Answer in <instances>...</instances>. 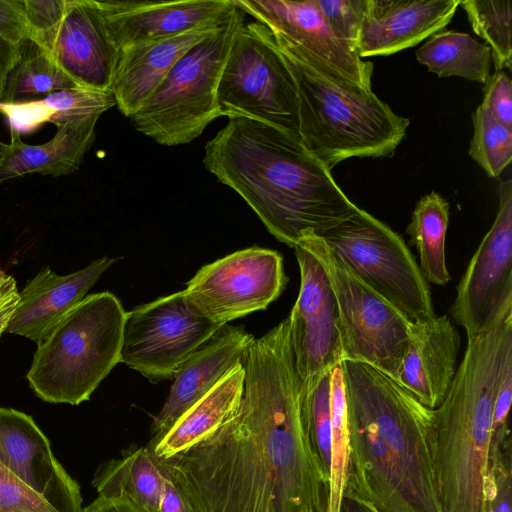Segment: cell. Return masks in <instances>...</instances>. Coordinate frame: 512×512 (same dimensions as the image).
I'll return each instance as SVG.
<instances>
[{
	"label": "cell",
	"mask_w": 512,
	"mask_h": 512,
	"mask_svg": "<svg viewBox=\"0 0 512 512\" xmlns=\"http://www.w3.org/2000/svg\"><path fill=\"white\" fill-rule=\"evenodd\" d=\"M76 86L46 50L31 40H24L20 43V57L8 75L0 101H34Z\"/></svg>",
	"instance_id": "obj_30"
},
{
	"label": "cell",
	"mask_w": 512,
	"mask_h": 512,
	"mask_svg": "<svg viewBox=\"0 0 512 512\" xmlns=\"http://www.w3.org/2000/svg\"><path fill=\"white\" fill-rule=\"evenodd\" d=\"M163 481L161 460L145 446L102 463L94 473L92 485L98 495H126L149 512H157Z\"/></svg>",
	"instance_id": "obj_27"
},
{
	"label": "cell",
	"mask_w": 512,
	"mask_h": 512,
	"mask_svg": "<svg viewBox=\"0 0 512 512\" xmlns=\"http://www.w3.org/2000/svg\"><path fill=\"white\" fill-rule=\"evenodd\" d=\"M511 440L490 459L486 483V512H512Z\"/></svg>",
	"instance_id": "obj_36"
},
{
	"label": "cell",
	"mask_w": 512,
	"mask_h": 512,
	"mask_svg": "<svg viewBox=\"0 0 512 512\" xmlns=\"http://www.w3.org/2000/svg\"><path fill=\"white\" fill-rule=\"evenodd\" d=\"M339 512H381L371 501L346 483Z\"/></svg>",
	"instance_id": "obj_45"
},
{
	"label": "cell",
	"mask_w": 512,
	"mask_h": 512,
	"mask_svg": "<svg viewBox=\"0 0 512 512\" xmlns=\"http://www.w3.org/2000/svg\"><path fill=\"white\" fill-rule=\"evenodd\" d=\"M496 120L512 129V83L505 71L490 75L483 87L480 104Z\"/></svg>",
	"instance_id": "obj_39"
},
{
	"label": "cell",
	"mask_w": 512,
	"mask_h": 512,
	"mask_svg": "<svg viewBox=\"0 0 512 512\" xmlns=\"http://www.w3.org/2000/svg\"><path fill=\"white\" fill-rule=\"evenodd\" d=\"M202 162L244 199L277 240L292 248L357 208L300 139L258 120L230 118L205 145Z\"/></svg>",
	"instance_id": "obj_3"
},
{
	"label": "cell",
	"mask_w": 512,
	"mask_h": 512,
	"mask_svg": "<svg viewBox=\"0 0 512 512\" xmlns=\"http://www.w3.org/2000/svg\"><path fill=\"white\" fill-rule=\"evenodd\" d=\"M47 52L77 86L111 92L118 52L95 0H67Z\"/></svg>",
	"instance_id": "obj_18"
},
{
	"label": "cell",
	"mask_w": 512,
	"mask_h": 512,
	"mask_svg": "<svg viewBox=\"0 0 512 512\" xmlns=\"http://www.w3.org/2000/svg\"><path fill=\"white\" fill-rule=\"evenodd\" d=\"M222 327L199 315L183 291L159 297L126 313L120 363L152 383L172 379Z\"/></svg>",
	"instance_id": "obj_11"
},
{
	"label": "cell",
	"mask_w": 512,
	"mask_h": 512,
	"mask_svg": "<svg viewBox=\"0 0 512 512\" xmlns=\"http://www.w3.org/2000/svg\"><path fill=\"white\" fill-rule=\"evenodd\" d=\"M286 283L281 254L253 246L202 266L182 291L199 315L224 326L265 310Z\"/></svg>",
	"instance_id": "obj_12"
},
{
	"label": "cell",
	"mask_w": 512,
	"mask_h": 512,
	"mask_svg": "<svg viewBox=\"0 0 512 512\" xmlns=\"http://www.w3.org/2000/svg\"><path fill=\"white\" fill-rule=\"evenodd\" d=\"M116 261V258L102 257L67 275H58L44 267L20 292L15 314L6 332L37 343L87 296L101 275Z\"/></svg>",
	"instance_id": "obj_23"
},
{
	"label": "cell",
	"mask_w": 512,
	"mask_h": 512,
	"mask_svg": "<svg viewBox=\"0 0 512 512\" xmlns=\"http://www.w3.org/2000/svg\"><path fill=\"white\" fill-rule=\"evenodd\" d=\"M114 106L116 101L111 92L76 86L34 101H0V114L6 118L10 130L22 134L33 132L47 122L58 127L88 116H101Z\"/></svg>",
	"instance_id": "obj_26"
},
{
	"label": "cell",
	"mask_w": 512,
	"mask_h": 512,
	"mask_svg": "<svg viewBox=\"0 0 512 512\" xmlns=\"http://www.w3.org/2000/svg\"><path fill=\"white\" fill-rule=\"evenodd\" d=\"M323 512H325V511H323Z\"/></svg>",
	"instance_id": "obj_47"
},
{
	"label": "cell",
	"mask_w": 512,
	"mask_h": 512,
	"mask_svg": "<svg viewBox=\"0 0 512 512\" xmlns=\"http://www.w3.org/2000/svg\"><path fill=\"white\" fill-rule=\"evenodd\" d=\"M296 84L299 135L327 169L351 157H391L406 135L409 119L396 114L364 88L271 31Z\"/></svg>",
	"instance_id": "obj_5"
},
{
	"label": "cell",
	"mask_w": 512,
	"mask_h": 512,
	"mask_svg": "<svg viewBox=\"0 0 512 512\" xmlns=\"http://www.w3.org/2000/svg\"><path fill=\"white\" fill-rule=\"evenodd\" d=\"M460 5L473 31L491 50L496 71L511 70L512 2L510 0H465Z\"/></svg>",
	"instance_id": "obj_31"
},
{
	"label": "cell",
	"mask_w": 512,
	"mask_h": 512,
	"mask_svg": "<svg viewBox=\"0 0 512 512\" xmlns=\"http://www.w3.org/2000/svg\"><path fill=\"white\" fill-rule=\"evenodd\" d=\"M67 0H23L29 39L48 51L66 10Z\"/></svg>",
	"instance_id": "obj_34"
},
{
	"label": "cell",
	"mask_w": 512,
	"mask_h": 512,
	"mask_svg": "<svg viewBox=\"0 0 512 512\" xmlns=\"http://www.w3.org/2000/svg\"><path fill=\"white\" fill-rule=\"evenodd\" d=\"M415 55L438 77L458 76L485 84L491 75L489 46L467 33L442 29L427 38Z\"/></svg>",
	"instance_id": "obj_28"
},
{
	"label": "cell",
	"mask_w": 512,
	"mask_h": 512,
	"mask_svg": "<svg viewBox=\"0 0 512 512\" xmlns=\"http://www.w3.org/2000/svg\"><path fill=\"white\" fill-rule=\"evenodd\" d=\"M320 237L368 287L409 321L435 316L428 282L403 238L363 209Z\"/></svg>",
	"instance_id": "obj_9"
},
{
	"label": "cell",
	"mask_w": 512,
	"mask_h": 512,
	"mask_svg": "<svg viewBox=\"0 0 512 512\" xmlns=\"http://www.w3.org/2000/svg\"><path fill=\"white\" fill-rule=\"evenodd\" d=\"M0 462L56 511L83 512L79 484L30 415L0 407Z\"/></svg>",
	"instance_id": "obj_15"
},
{
	"label": "cell",
	"mask_w": 512,
	"mask_h": 512,
	"mask_svg": "<svg viewBox=\"0 0 512 512\" xmlns=\"http://www.w3.org/2000/svg\"><path fill=\"white\" fill-rule=\"evenodd\" d=\"M217 105L221 117L258 120L300 139L296 84L263 24L244 23L236 33L220 76Z\"/></svg>",
	"instance_id": "obj_8"
},
{
	"label": "cell",
	"mask_w": 512,
	"mask_h": 512,
	"mask_svg": "<svg viewBox=\"0 0 512 512\" xmlns=\"http://www.w3.org/2000/svg\"><path fill=\"white\" fill-rule=\"evenodd\" d=\"M301 414L311 449L327 484L331 459L330 373L301 405Z\"/></svg>",
	"instance_id": "obj_33"
},
{
	"label": "cell",
	"mask_w": 512,
	"mask_h": 512,
	"mask_svg": "<svg viewBox=\"0 0 512 512\" xmlns=\"http://www.w3.org/2000/svg\"><path fill=\"white\" fill-rule=\"evenodd\" d=\"M240 407L214 433L163 459L195 512H323L327 484L304 427L285 318L254 338Z\"/></svg>",
	"instance_id": "obj_1"
},
{
	"label": "cell",
	"mask_w": 512,
	"mask_h": 512,
	"mask_svg": "<svg viewBox=\"0 0 512 512\" xmlns=\"http://www.w3.org/2000/svg\"><path fill=\"white\" fill-rule=\"evenodd\" d=\"M349 426L347 484L381 512H444L434 414L389 376L343 360Z\"/></svg>",
	"instance_id": "obj_2"
},
{
	"label": "cell",
	"mask_w": 512,
	"mask_h": 512,
	"mask_svg": "<svg viewBox=\"0 0 512 512\" xmlns=\"http://www.w3.org/2000/svg\"><path fill=\"white\" fill-rule=\"evenodd\" d=\"M83 512H149L126 495L106 497L98 495Z\"/></svg>",
	"instance_id": "obj_43"
},
{
	"label": "cell",
	"mask_w": 512,
	"mask_h": 512,
	"mask_svg": "<svg viewBox=\"0 0 512 512\" xmlns=\"http://www.w3.org/2000/svg\"><path fill=\"white\" fill-rule=\"evenodd\" d=\"M0 512H58L0 462Z\"/></svg>",
	"instance_id": "obj_37"
},
{
	"label": "cell",
	"mask_w": 512,
	"mask_h": 512,
	"mask_svg": "<svg viewBox=\"0 0 512 512\" xmlns=\"http://www.w3.org/2000/svg\"><path fill=\"white\" fill-rule=\"evenodd\" d=\"M244 23V12L234 3L225 24L185 53L129 117L134 128L160 145L177 146L192 142L221 117L217 88L235 35Z\"/></svg>",
	"instance_id": "obj_7"
},
{
	"label": "cell",
	"mask_w": 512,
	"mask_h": 512,
	"mask_svg": "<svg viewBox=\"0 0 512 512\" xmlns=\"http://www.w3.org/2000/svg\"><path fill=\"white\" fill-rule=\"evenodd\" d=\"M254 336L243 326L224 325L177 369L168 397L153 418L151 439L157 442L176 420L203 398L234 366L244 362Z\"/></svg>",
	"instance_id": "obj_19"
},
{
	"label": "cell",
	"mask_w": 512,
	"mask_h": 512,
	"mask_svg": "<svg viewBox=\"0 0 512 512\" xmlns=\"http://www.w3.org/2000/svg\"><path fill=\"white\" fill-rule=\"evenodd\" d=\"M460 335L448 315L411 323L396 382L425 407L443 402L457 370Z\"/></svg>",
	"instance_id": "obj_22"
},
{
	"label": "cell",
	"mask_w": 512,
	"mask_h": 512,
	"mask_svg": "<svg viewBox=\"0 0 512 512\" xmlns=\"http://www.w3.org/2000/svg\"><path fill=\"white\" fill-rule=\"evenodd\" d=\"M19 299L20 292L15 279L0 266V337L7 331Z\"/></svg>",
	"instance_id": "obj_42"
},
{
	"label": "cell",
	"mask_w": 512,
	"mask_h": 512,
	"mask_svg": "<svg viewBox=\"0 0 512 512\" xmlns=\"http://www.w3.org/2000/svg\"><path fill=\"white\" fill-rule=\"evenodd\" d=\"M512 359V299L467 340L450 388L433 410L435 465L444 512H486L492 412L497 384Z\"/></svg>",
	"instance_id": "obj_4"
},
{
	"label": "cell",
	"mask_w": 512,
	"mask_h": 512,
	"mask_svg": "<svg viewBox=\"0 0 512 512\" xmlns=\"http://www.w3.org/2000/svg\"><path fill=\"white\" fill-rule=\"evenodd\" d=\"M232 9L217 20L181 34L138 43L120 50L111 87L120 112L128 118L132 116L155 92L185 53L225 24Z\"/></svg>",
	"instance_id": "obj_21"
},
{
	"label": "cell",
	"mask_w": 512,
	"mask_h": 512,
	"mask_svg": "<svg viewBox=\"0 0 512 512\" xmlns=\"http://www.w3.org/2000/svg\"><path fill=\"white\" fill-rule=\"evenodd\" d=\"M117 52L150 40L181 34L225 16L233 0H95Z\"/></svg>",
	"instance_id": "obj_17"
},
{
	"label": "cell",
	"mask_w": 512,
	"mask_h": 512,
	"mask_svg": "<svg viewBox=\"0 0 512 512\" xmlns=\"http://www.w3.org/2000/svg\"><path fill=\"white\" fill-rule=\"evenodd\" d=\"M296 245L319 261L329 279L338 307L343 360L370 365L396 381L412 322L360 280L320 237L308 235Z\"/></svg>",
	"instance_id": "obj_10"
},
{
	"label": "cell",
	"mask_w": 512,
	"mask_h": 512,
	"mask_svg": "<svg viewBox=\"0 0 512 512\" xmlns=\"http://www.w3.org/2000/svg\"><path fill=\"white\" fill-rule=\"evenodd\" d=\"M99 117L92 115L58 126L51 140L38 145L24 143L20 133L10 130L8 150L0 162V185L31 173L59 177L78 170L95 140Z\"/></svg>",
	"instance_id": "obj_24"
},
{
	"label": "cell",
	"mask_w": 512,
	"mask_h": 512,
	"mask_svg": "<svg viewBox=\"0 0 512 512\" xmlns=\"http://www.w3.org/2000/svg\"><path fill=\"white\" fill-rule=\"evenodd\" d=\"M8 150V144L4 143L0 140V162L4 159L6 156Z\"/></svg>",
	"instance_id": "obj_46"
},
{
	"label": "cell",
	"mask_w": 512,
	"mask_h": 512,
	"mask_svg": "<svg viewBox=\"0 0 512 512\" xmlns=\"http://www.w3.org/2000/svg\"><path fill=\"white\" fill-rule=\"evenodd\" d=\"M294 250L300 289L288 319L302 405L322 378L343 361V349L338 307L329 279L308 250L300 245Z\"/></svg>",
	"instance_id": "obj_13"
},
{
	"label": "cell",
	"mask_w": 512,
	"mask_h": 512,
	"mask_svg": "<svg viewBox=\"0 0 512 512\" xmlns=\"http://www.w3.org/2000/svg\"><path fill=\"white\" fill-rule=\"evenodd\" d=\"M449 203L432 191L416 203L406 233L417 248L420 271L427 282L445 286L451 280L445 256Z\"/></svg>",
	"instance_id": "obj_29"
},
{
	"label": "cell",
	"mask_w": 512,
	"mask_h": 512,
	"mask_svg": "<svg viewBox=\"0 0 512 512\" xmlns=\"http://www.w3.org/2000/svg\"><path fill=\"white\" fill-rule=\"evenodd\" d=\"M512 399V359L503 367L497 384L491 425L490 459L497 455L511 440L509 411Z\"/></svg>",
	"instance_id": "obj_38"
},
{
	"label": "cell",
	"mask_w": 512,
	"mask_h": 512,
	"mask_svg": "<svg viewBox=\"0 0 512 512\" xmlns=\"http://www.w3.org/2000/svg\"><path fill=\"white\" fill-rule=\"evenodd\" d=\"M0 36L15 43L29 39L23 0H0Z\"/></svg>",
	"instance_id": "obj_40"
},
{
	"label": "cell",
	"mask_w": 512,
	"mask_h": 512,
	"mask_svg": "<svg viewBox=\"0 0 512 512\" xmlns=\"http://www.w3.org/2000/svg\"><path fill=\"white\" fill-rule=\"evenodd\" d=\"M459 5L460 0H367L354 51L362 59L411 48L444 29Z\"/></svg>",
	"instance_id": "obj_20"
},
{
	"label": "cell",
	"mask_w": 512,
	"mask_h": 512,
	"mask_svg": "<svg viewBox=\"0 0 512 512\" xmlns=\"http://www.w3.org/2000/svg\"><path fill=\"white\" fill-rule=\"evenodd\" d=\"M244 379L243 364H237L183 413L164 436L155 443H148L147 447L157 458L168 459L214 433L238 411Z\"/></svg>",
	"instance_id": "obj_25"
},
{
	"label": "cell",
	"mask_w": 512,
	"mask_h": 512,
	"mask_svg": "<svg viewBox=\"0 0 512 512\" xmlns=\"http://www.w3.org/2000/svg\"><path fill=\"white\" fill-rule=\"evenodd\" d=\"M498 210L456 288L450 308L467 340L478 335L512 297V181L498 185Z\"/></svg>",
	"instance_id": "obj_14"
},
{
	"label": "cell",
	"mask_w": 512,
	"mask_h": 512,
	"mask_svg": "<svg viewBox=\"0 0 512 512\" xmlns=\"http://www.w3.org/2000/svg\"><path fill=\"white\" fill-rule=\"evenodd\" d=\"M317 4L333 32L354 50L367 0H317Z\"/></svg>",
	"instance_id": "obj_35"
},
{
	"label": "cell",
	"mask_w": 512,
	"mask_h": 512,
	"mask_svg": "<svg viewBox=\"0 0 512 512\" xmlns=\"http://www.w3.org/2000/svg\"><path fill=\"white\" fill-rule=\"evenodd\" d=\"M256 22L296 43L354 83L371 89L373 65L361 59L326 22L317 0H234Z\"/></svg>",
	"instance_id": "obj_16"
},
{
	"label": "cell",
	"mask_w": 512,
	"mask_h": 512,
	"mask_svg": "<svg viewBox=\"0 0 512 512\" xmlns=\"http://www.w3.org/2000/svg\"><path fill=\"white\" fill-rule=\"evenodd\" d=\"M160 460L164 472V481L157 512H195L189 501L174 482L171 472L164 460Z\"/></svg>",
	"instance_id": "obj_41"
},
{
	"label": "cell",
	"mask_w": 512,
	"mask_h": 512,
	"mask_svg": "<svg viewBox=\"0 0 512 512\" xmlns=\"http://www.w3.org/2000/svg\"><path fill=\"white\" fill-rule=\"evenodd\" d=\"M472 122L469 156L489 177H498L512 160V129L480 105L472 114Z\"/></svg>",
	"instance_id": "obj_32"
},
{
	"label": "cell",
	"mask_w": 512,
	"mask_h": 512,
	"mask_svg": "<svg viewBox=\"0 0 512 512\" xmlns=\"http://www.w3.org/2000/svg\"><path fill=\"white\" fill-rule=\"evenodd\" d=\"M111 292L89 294L37 342L26 378L43 401L79 405L120 363L126 318Z\"/></svg>",
	"instance_id": "obj_6"
},
{
	"label": "cell",
	"mask_w": 512,
	"mask_h": 512,
	"mask_svg": "<svg viewBox=\"0 0 512 512\" xmlns=\"http://www.w3.org/2000/svg\"><path fill=\"white\" fill-rule=\"evenodd\" d=\"M20 43L12 42L0 36V99L8 75L20 57Z\"/></svg>",
	"instance_id": "obj_44"
}]
</instances>
